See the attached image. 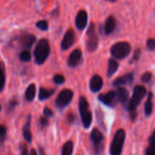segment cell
Instances as JSON below:
<instances>
[{"instance_id":"6da1fadb","label":"cell","mask_w":155,"mask_h":155,"mask_svg":"<svg viewBox=\"0 0 155 155\" xmlns=\"http://www.w3.org/2000/svg\"><path fill=\"white\" fill-rule=\"evenodd\" d=\"M146 88L142 85H136L133 89V94L128 105V110L130 111L132 119L134 120L137 115L136 108L146 94Z\"/></svg>"},{"instance_id":"7a4b0ae2","label":"cell","mask_w":155,"mask_h":155,"mask_svg":"<svg viewBox=\"0 0 155 155\" xmlns=\"http://www.w3.org/2000/svg\"><path fill=\"white\" fill-rule=\"evenodd\" d=\"M50 53L49 42L46 39H42L39 41L34 50L35 62L38 65L45 62Z\"/></svg>"},{"instance_id":"3957f363","label":"cell","mask_w":155,"mask_h":155,"mask_svg":"<svg viewBox=\"0 0 155 155\" xmlns=\"http://www.w3.org/2000/svg\"><path fill=\"white\" fill-rule=\"evenodd\" d=\"M126 138V132L124 129H119L113 138L110 144V155H121L124 141Z\"/></svg>"},{"instance_id":"277c9868","label":"cell","mask_w":155,"mask_h":155,"mask_svg":"<svg viewBox=\"0 0 155 155\" xmlns=\"http://www.w3.org/2000/svg\"><path fill=\"white\" fill-rule=\"evenodd\" d=\"M79 109H80V116L82 122L86 129L89 128L92 122V115L89 109V103L86 97H81L79 100Z\"/></svg>"},{"instance_id":"5b68a950","label":"cell","mask_w":155,"mask_h":155,"mask_svg":"<svg viewBox=\"0 0 155 155\" xmlns=\"http://www.w3.org/2000/svg\"><path fill=\"white\" fill-rule=\"evenodd\" d=\"M131 51V46L127 42H119L114 44L110 49V53L114 57L123 59L127 57Z\"/></svg>"},{"instance_id":"8992f818","label":"cell","mask_w":155,"mask_h":155,"mask_svg":"<svg viewBox=\"0 0 155 155\" xmlns=\"http://www.w3.org/2000/svg\"><path fill=\"white\" fill-rule=\"evenodd\" d=\"M74 93L70 89H64L59 93L55 100L56 106L58 108H63L68 106L72 100Z\"/></svg>"},{"instance_id":"52a82bcc","label":"cell","mask_w":155,"mask_h":155,"mask_svg":"<svg viewBox=\"0 0 155 155\" xmlns=\"http://www.w3.org/2000/svg\"><path fill=\"white\" fill-rule=\"evenodd\" d=\"M91 141L93 144L95 151L97 154L101 153L103 148V142H104V135L101 131L98 129H94L90 135Z\"/></svg>"},{"instance_id":"ba28073f","label":"cell","mask_w":155,"mask_h":155,"mask_svg":"<svg viewBox=\"0 0 155 155\" xmlns=\"http://www.w3.org/2000/svg\"><path fill=\"white\" fill-rule=\"evenodd\" d=\"M87 49L89 52H94L98 45V37L95 33V28L93 24L89 25L87 30Z\"/></svg>"},{"instance_id":"9c48e42d","label":"cell","mask_w":155,"mask_h":155,"mask_svg":"<svg viewBox=\"0 0 155 155\" xmlns=\"http://www.w3.org/2000/svg\"><path fill=\"white\" fill-rule=\"evenodd\" d=\"M98 100L103 103L107 106H114L115 103L117 102V98L116 91H109L106 94H100L98 96Z\"/></svg>"},{"instance_id":"30bf717a","label":"cell","mask_w":155,"mask_h":155,"mask_svg":"<svg viewBox=\"0 0 155 155\" xmlns=\"http://www.w3.org/2000/svg\"><path fill=\"white\" fill-rule=\"evenodd\" d=\"M74 41H75V32L73 29H69L65 33L63 40L61 42L62 50H68L74 44Z\"/></svg>"},{"instance_id":"8fae6325","label":"cell","mask_w":155,"mask_h":155,"mask_svg":"<svg viewBox=\"0 0 155 155\" xmlns=\"http://www.w3.org/2000/svg\"><path fill=\"white\" fill-rule=\"evenodd\" d=\"M82 59V52L81 50L77 49L74 50L71 55L69 56L68 59V64L70 67H76L77 65H79Z\"/></svg>"},{"instance_id":"7c38bea8","label":"cell","mask_w":155,"mask_h":155,"mask_svg":"<svg viewBox=\"0 0 155 155\" xmlns=\"http://www.w3.org/2000/svg\"><path fill=\"white\" fill-rule=\"evenodd\" d=\"M88 21V15L86 11L81 10L76 17V26L79 30H83L86 27Z\"/></svg>"},{"instance_id":"4fadbf2b","label":"cell","mask_w":155,"mask_h":155,"mask_svg":"<svg viewBox=\"0 0 155 155\" xmlns=\"http://www.w3.org/2000/svg\"><path fill=\"white\" fill-rule=\"evenodd\" d=\"M103 86V80L101 76L95 74L92 76L89 82V87L92 92H98L101 89Z\"/></svg>"},{"instance_id":"5bb4252c","label":"cell","mask_w":155,"mask_h":155,"mask_svg":"<svg viewBox=\"0 0 155 155\" xmlns=\"http://www.w3.org/2000/svg\"><path fill=\"white\" fill-rule=\"evenodd\" d=\"M133 73H128L124 75L120 76V77L117 78L116 80L114 81V85L116 87L121 86V85L124 84H130L133 82Z\"/></svg>"},{"instance_id":"9a60e30c","label":"cell","mask_w":155,"mask_h":155,"mask_svg":"<svg viewBox=\"0 0 155 155\" xmlns=\"http://www.w3.org/2000/svg\"><path fill=\"white\" fill-rule=\"evenodd\" d=\"M36 37L33 34L22 35L20 38V43L24 48H30L33 43L35 42Z\"/></svg>"},{"instance_id":"2e32d148","label":"cell","mask_w":155,"mask_h":155,"mask_svg":"<svg viewBox=\"0 0 155 155\" xmlns=\"http://www.w3.org/2000/svg\"><path fill=\"white\" fill-rule=\"evenodd\" d=\"M116 27V20L114 17L110 16L106 20L105 25H104V31L107 35L110 34L114 30Z\"/></svg>"},{"instance_id":"e0dca14e","label":"cell","mask_w":155,"mask_h":155,"mask_svg":"<svg viewBox=\"0 0 155 155\" xmlns=\"http://www.w3.org/2000/svg\"><path fill=\"white\" fill-rule=\"evenodd\" d=\"M116 94L118 102L122 103H127L129 98V93L125 88L120 87L116 91Z\"/></svg>"},{"instance_id":"ac0fdd59","label":"cell","mask_w":155,"mask_h":155,"mask_svg":"<svg viewBox=\"0 0 155 155\" xmlns=\"http://www.w3.org/2000/svg\"><path fill=\"white\" fill-rule=\"evenodd\" d=\"M118 66H119V64L117 62L115 59H110L108 61V68H107V74L108 76V78L112 77L114 74H115V72L117 70Z\"/></svg>"},{"instance_id":"d6986e66","label":"cell","mask_w":155,"mask_h":155,"mask_svg":"<svg viewBox=\"0 0 155 155\" xmlns=\"http://www.w3.org/2000/svg\"><path fill=\"white\" fill-rule=\"evenodd\" d=\"M153 94L152 92L148 93V99L145 104V113L147 116H150L153 112V103H152Z\"/></svg>"},{"instance_id":"ffe728a7","label":"cell","mask_w":155,"mask_h":155,"mask_svg":"<svg viewBox=\"0 0 155 155\" xmlns=\"http://www.w3.org/2000/svg\"><path fill=\"white\" fill-rule=\"evenodd\" d=\"M23 135L27 141L30 142L32 141V134L30 132V115H29L27 123L23 129Z\"/></svg>"},{"instance_id":"44dd1931","label":"cell","mask_w":155,"mask_h":155,"mask_svg":"<svg viewBox=\"0 0 155 155\" xmlns=\"http://www.w3.org/2000/svg\"><path fill=\"white\" fill-rule=\"evenodd\" d=\"M35 94H36V85L31 84L30 85H29L28 88H27V91H26V100L29 102H31L34 99Z\"/></svg>"},{"instance_id":"7402d4cb","label":"cell","mask_w":155,"mask_h":155,"mask_svg":"<svg viewBox=\"0 0 155 155\" xmlns=\"http://www.w3.org/2000/svg\"><path fill=\"white\" fill-rule=\"evenodd\" d=\"M54 91L53 89H46V88H41L39 89V99L40 100H46V99L49 98L54 94Z\"/></svg>"},{"instance_id":"603a6c76","label":"cell","mask_w":155,"mask_h":155,"mask_svg":"<svg viewBox=\"0 0 155 155\" xmlns=\"http://www.w3.org/2000/svg\"><path fill=\"white\" fill-rule=\"evenodd\" d=\"M73 150H74V143H73V141H67L63 146L61 155H72Z\"/></svg>"},{"instance_id":"cb8c5ba5","label":"cell","mask_w":155,"mask_h":155,"mask_svg":"<svg viewBox=\"0 0 155 155\" xmlns=\"http://www.w3.org/2000/svg\"><path fill=\"white\" fill-rule=\"evenodd\" d=\"M5 83V65L3 62H0V92L3 90Z\"/></svg>"},{"instance_id":"d4e9b609","label":"cell","mask_w":155,"mask_h":155,"mask_svg":"<svg viewBox=\"0 0 155 155\" xmlns=\"http://www.w3.org/2000/svg\"><path fill=\"white\" fill-rule=\"evenodd\" d=\"M30 58H31V55H30V52L27 50L21 52L20 54V59L23 62H28L30 60Z\"/></svg>"},{"instance_id":"484cf974","label":"cell","mask_w":155,"mask_h":155,"mask_svg":"<svg viewBox=\"0 0 155 155\" xmlns=\"http://www.w3.org/2000/svg\"><path fill=\"white\" fill-rule=\"evenodd\" d=\"M36 25L39 30H47L48 28V24L45 20H42V21H38Z\"/></svg>"},{"instance_id":"4316f807","label":"cell","mask_w":155,"mask_h":155,"mask_svg":"<svg viewBox=\"0 0 155 155\" xmlns=\"http://www.w3.org/2000/svg\"><path fill=\"white\" fill-rule=\"evenodd\" d=\"M151 78H152V74L150 71H146V72H145L142 75L141 80H142L143 83H148V82L151 81Z\"/></svg>"},{"instance_id":"83f0119b","label":"cell","mask_w":155,"mask_h":155,"mask_svg":"<svg viewBox=\"0 0 155 155\" xmlns=\"http://www.w3.org/2000/svg\"><path fill=\"white\" fill-rule=\"evenodd\" d=\"M53 80H54V83L58 84H63L65 81L64 77L61 74H55L54 78H53Z\"/></svg>"},{"instance_id":"f1b7e54d","label":"cell","mask_w":155,"mask_h":155,"mask_svg":"<svg viewBox=\"0 0 155 155\" xmlns=\"http://www.w3.org/2000/svg\"><path fill=\"white\" fill-rule=\"evenodd\" d=\"M147 47L148 50H155V39L153 38H150L147 40Z\"/></svg>"},{"instance_id":"f546056e","label":"cell","mask_w":155,"mask_h":155,"mask_svg":"<svg viewBox=\"0 0 155 155\" xmlns=\"http://www.w3.org/2000/svg\"><path fill=\"white\" fill-rule=\"evenodd\" d=\"M6 132H7V129H6L5 126L0 124V141H3L5 139Z\"/></svg>"},{"instance_id":"4dcf8cb0","label":"cell","mask_w":155,"mask_h":155,"mask_svg":"<svg viewBox=\"0 0 155 155\" xmlns=\"http://www.w3.org/2000/svg\"><path fill=\"white\" fill-rule=\"evenodd\" d=\"M141 53H142V51H141L140 49H137V50L135 51L134 55H133V61H137L139 60V57L141 56Z\"/></svg>"},{"instance_id":"1f68e13d","label":"cell","mask_w":155,"mask_h":155,"mask_svg":"<svg viewBox=\"0 0 155 155\" xmlns=\"http://www.w3.org/2000/svg\"><path fill=\"white\" fill-rule=\"evenodd\" d=\"M21 155H29L27 147L25 144H23L21 146Z\"/></svg>"},{"instance_id":"d6a6232c","label":"cell","mask_w":155,"mask_h":155,"mask_svg":"<svg viewBox=\"0 0 155 155\" xmlns=\"http://www.w3.org/2000/svg\"><path fill=\"white\" fill-rule=\"evenodd\" d=\"M43 113H44V115H45V117H47V118H48V117L52 116V115H53L52 111H51V109L48 107H45V109H44Z\"/></svg>"},{"instance_id":"836d02e7","label":"cell","mask_w":155,"mask_h":155,"mask_svg":"<svg viewBox=\"0 0 155 155\" xmlns=\"http://www.w3.org/2000/svg\"><path fill=\"white\" fill-rule=\"evenodd\" d=\"M39 122H40V124L42 126H45L48 125V121L47 117H41L40 119H39Z\"/></svg>"},{"instance_id":"e575fe53","label":"cell","mask_w":155,"mask_h":155,"mask_svg":"<svg viewBox=\"0 0 155 155\" xmlns=\"http://www.w3.org/2000/svg\"><path fill=\"white\" fill-rule=\"evenodd\" d=\"M68 119L70 122H74V120H75V115L73 113H70L69 115H68Z\"/></svg>"},{"instance_id":"d590c367","label":"cell","mask_w":155,"mask_h":155,"mask_svg":"<svg viewBox=\"0 0 155 155\" xmlns=\"http://www.w3.org/2000/svg\"><path fill=\"white\" fill-rule=\"evenodd\" d=\"M30 155H37L36 151L34 149H31V150H30Z\"/></svg>"},{"instance_id":"8d00e7d4","label":"cell","mask_w":155,"mask_h":155,"mask_svg":"<svg viewBox=\"0 0 155 155\" xmlns=\"http://www.w3.org/2000/svg\"><path fill=\"white\" fill-rule=\"evenodd\" d=\"M107 1H109V2H115L116 0H107Z\"/></svg>"},{"instance_id":"74e56055","label":"cell","mask_w":155,"mask_h":155,"mask_svg":"<svg viewBox=\"0 0 155 155\" xmlns=\"http://www.w3.org/2000/svg\"><path fill=\"white\" fill-rule=\"evenodd\" d=\"M42 155H45V154H44V153H43V152H42Z\"/></svg>"},{"instance_id":"f35d334b","label":"cell","mask_w":155,"mask_h":155,"mask_svg":"<svg viewBox=\"0 0 155 155\" xmlns=\"http://www.w3.org/2000/svg\"><path fill=\"white\" fill-rule=\"evenodd\" d=\"M1 109H2V108H1V105H0V111H1Z\"/></svg>"}]
</instances>
